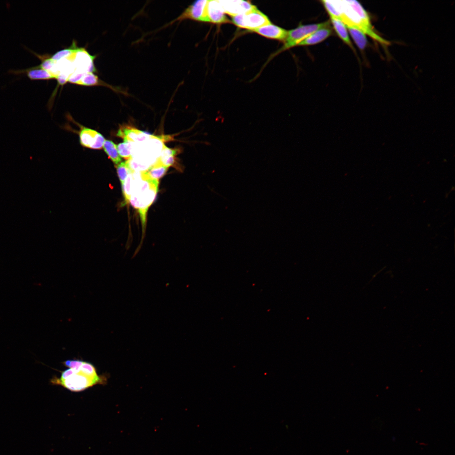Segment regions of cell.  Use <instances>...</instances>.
<instances>
[{"label":"cell","instance_id":"6da1fadb","mask_svg":"<svg viewBox=\"0 0 455 455\" xmlns=\"http://www.w3.org/2000/svg\"><path fill=\"white\" fill-rule=\"evenodd\" d=\"M383 223L363 220L336 191H312L304 204L267 233L289 244L300 280L334 291L387 289L376 255Z\"/></svg>","mask_w":455,"mask_h":455},{"label":"cell","instance_id":"7a4b0ae2","mask_svg":"<svg viewBox=\"0 0 455 455\" xmlns=\"http://www.w3.org/2000/svg\"><path fill=\"white\" fill-rule=\"evenodd\" d=\"M33 291L65 300L103 302L125 321H195L223 314L191 283L167 274L154 260L103 275L39 278Z\"/></svg>","mask_w":455,"mask_h":455},{"label":"cell","instance_id":"3957f363","mask_svg":"<svg viewBox=\"0 0 455 455\" xmlns=\"http://www.w3.org/2000/svg\"><path fill=\"white\" fill-rule=\"evenodd\" d=\"M103 193L163 242V255L154 260L163 270L191 283L225 314L228 304L240 291L231 272L227 246L208 236L203 220L191 214L163 220L142 212L107 189Z\"/></svg>","mask_w":455,"mask_h":455},{"label":"cell","instance_id":"277c9868","mask_svg":"<svg viewBox=\"0 0 455 455\" xmlns=\"http://www.w3.org/2000/svg\"><path fill=\"white\" fill-rule=\"evenodd\" d=\"M307 338L339 344L415 342L447 351L443 342L432 339L420 329L402 321L395 314L390 302L373 291L339 292Z\"/></svg>","mask_w":455,"mask_h":455},{"label":"cell","instance_id":"5b68a950","mask_svg":"<svg viewBox=\"0 0 455 455\" xmlns=\"http://www.w3.org/2000/svg\"><path fill=\"white\" fill-rule=\"evenodd\" d=\"M310 193L306 172H302L299 164H293L287 180L274 191L229 206L212 221H206L204 231L216 243L225 246L267 233L297 212Z\"/></svg>","mask_w":455,"mask_h":455}]
</instances>
